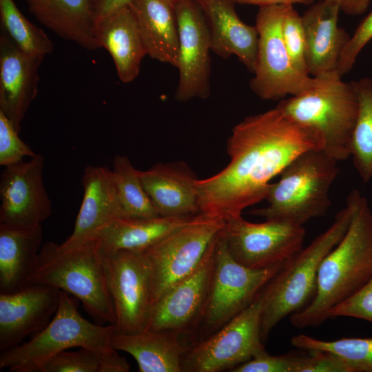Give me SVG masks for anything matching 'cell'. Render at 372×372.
<instances>
[{"instance_id": "obj_1", "label": "cell", "mask_w": 372, "mask_h": 372, "mask_svg": "<svg viewBox=\"0 0 372 372\" xmlns=\"http://www.w3.org/2000/svg\"><path fill=\"white\" fill-rule=\"evenodd\" d=\"M323 142L316 132L297 124L275 107L245 117L232 130L229 164L196 182L200 212L225 221L265 199L271 183L298 156Z\"/></svg>"}, {"instance_id": "obj_2", "label": "cell", "mask_w": 372, "mask_h": 372, "mask_svg": "<svg viewBox=\"0 0 372 372\" xmlns=\"http://www.w3.org/2000/svg\"><path fill=\"white\" fill-rule=\"evenodd\" d=\"M372 276V211L361 196L350 225L323 258L310 302L289 316L297 328L313 327L328 319L329 311L358 291Z\"/></svg>"}, {"instance_id": "obj_3", "label": "cell", "mask_w": 372, "mask_h": 372, "mask_svg": "<svg viewBox=\"0 0 372 372\" xmlns=\"http://www.w3.org/2000/svg\"><path fill=\"white\" fill-rule=\"evenodd\" d=\"M361 196L353 190L331 226L287 260L260 292L264 342L280 321L302 310L313 298L320 264L347 232Z\"/></svg>"}, {"instance_id": "obj_4", "label": "cell", "mask_w": 372, "mask_h": 372, "mask_svg": "<svg viewBox=\"0 0 372 372\" xmlns=\"http://www.w3.org/2000/svg\"><path fill=\"white\" fill-rule=\"evenodd\" d=\"M313 78L309 87L280 100L276 107L297 124L318 133L327 154L344 161L351 156L358 114L355 88L337 71Z\"/></svg>"}, {"instance_id": "obj_5", "label": "cell", "mask_w": 372, "mask_h": 372, "mask_svg": "<svg viewBox=\"0 0 372 372\" xmlns=\"http://www.w3.org/2000/svg\"><path fill=\"white\" fill-rule=\"evenodd\" d=\"M56 288L80 300L99 324H114L115 316L97 240L63 249L46 242L41 248L28 285Z\"/></svg>"}, {"instance_id": "obj_6", "label": "cell", "mask_w": 372, "mask_h": 372, "mask_svg": "<svg viewBox=\"0 0 372 372\" xmlns=\"http://www.w3.org/2000/svg\"><path fill=\"white\" fill-rule=\"evenodd\" d=\"M338 162L322 149L302 153L271 184L267 205L249 213L301 226L324 216L331 205L329 190L339 172Z\"/></svg>"}, {"instance_id": "obj_7", "label": "cell", "mask_w": 372, "mask_h": 372, "mask_svg": "<svg viewBox=\"0 0 372 372\" xmlns=\"http://www.w3.org/2000/svg\"><path fill=\"white\" fill-rule=\"evenodd\" d=\"M77 303L76 298L61 291L59 307L49 324L28 342L1 352L0 369L10 372H37L42 362L74 347L115 351L112 346L115 326L93 324L85 320L79 312Z\"/></svg>"}, {"instance_id": "obj_8", "label": "cell", "mask_w": 372, "mask_h": 372, "mask_svg": "<svg viewBox=\"0 0 372 372\" xmlns=\"http://www.w3.org/2000/svg\"><path fill=\"white\" fill-rule=\"evenodd\" d=\"M222 229L216 238L208 300L198 327L187 340L189 345L210 335L248 307L285 263L265 269L243 266L229 254Z\"/></svg>"}, {"instance_id": "obj_9", "label": "cell", "mask_w": 372, "mask_h": 372, "mask_svg": "<svg viewBox=\"0 0 372 372\" xmlns=\"http://www.w3.org/2000/svg\"><path fill=\"white\" fill-rule=\"evenodd\" d=\"M288 6L259 7L256 14V62L249 86L263 100H282L298 94L313 82L312 76L294 66L283 41L282 23Z\"/></svg>"}, {"instance_id": "obj_10", "label": "cell", "mask_w": 372, "mask_h": 372, "mask_svg": "<svg viewBox=\"0 0 372 372\" xmlns=\"http://www.w3.org/2000/svg\"><path fill=\"white\" fill-rule=\"evenodd\" d=\"M225 223L200 212L143 251L151 271L152 306L195 269Z\"/></svg>"}, {"instance_id": "obj_11", "label": "cell", "mask_w": 372, "mask_h": 372, "mask_svg": "<svg viewBox=\"0 0 372 372\" xmlns=\"http://www.w3.org/2000/svg\"><path fill=\"white\" fill-rule=\"evenodd\" d=\"M259 295L241 313L218 330L189 345L182 372H219L232 369L266 351L261 335Z\"/></svg>"}, {"instance_id": "obj_12", "label": "cell", "mask_w": 372, "mask_h": 372, "mask_svg": "<svg viewBox=\"0 0 372 372\" xmlns=\"http://www.w3.org/2000/svg\"><path fill=\"white\" fill-rule=\"evenodd\" d=\"M222 232L233 258L251 269L285 262L302 248L305 237L303 226L275 219L254 223L242 215L226 220Z\"/></svg>"}, {"instance_id": "obj_13", "label": "cell", "mask_w": 372, "mask_h": 372, "mask_svg": "<svg viewBox=\"0 0 372 372\" xmlns=\"http://www.w3.org/2000/svg\"><path fill=\"white\" fill-rule=\"evenodd\" d=\"M103 256L116 331L129 333L146 330L152 309V280L145 254L119 250Z\"/></svg>"}, {"instance_id": "obj_14", "label": "cell", "mask_w": 372, "mask_h": 372, "mask_svg": "<svg viewBox=\"0 0 372 372\" xmlns=\"http://www.w3.org/2000/svg\"><path fill=\"white\" fill-rule=\"evenodd\" d=\"M216 238L195 269L152 304L146 329L176 332L187 341L193 334L202 318L210 291Z\"/></svg>"}, {"instance_id": "obj_15", "label": "cell", "mask_w": 372, "mask_h": 372, "mask_svg": "<svg viewBox=\"0 0 372 372\" xmlns=\"http://www.w3.org/2000/svg\"><path fill=\"white\" fill-rule=\"evenodd\" d=\"M178 30L175 99L180 102L209 96L211 41L204 16L194 0L174 6Z\"/></svg>"}, {"instance_id": "obj_16", "label": "cell", "mask_w": 372, "mask_h": 372, "mask_svg": "<svg viewBox=\"0 0 372 372\" xmlns=\"http://www.w3.org/2000/svg\"><path fill=\"white\" fill-rule=\"evenodd\" d=\"M44 156L7 166L0 178V223L33 227L52 214V205L43 183Z\"/></svg>"}, {"instance_id": "obj_17", "label": "cell", "mask_w": 372, "mask_h": 372, "mask_svg": "<svg viewBox=\"0 0 372 372\" xmlns=\"http://www.w3.org/2000/svg\"><path fill=\"white\" fill-rule=\"evenodd\" d=\"M60 296L61 290L44 285L0 293V351L13 348L43 330L55 315Z\"/></svg>"}, {"instance_id": "obj_18", "label": "cell", "mask_w": 372, "mask_h": 372, "mask_svg": "<svg viewBox=\"0 0 372 372\" xmlns=\"http://www.w3.org/2000/svg\"><path fill=\"white\" fill-rule=\"evenodd\" d=\"M83 200L72 234L60 247L70 249L95 240L116 220L125 218L112 169L87 165L82 180Z\"/></svg>"}, {"instance_id": "obj_19", "label": "cell", "mask_w": 372, "mask_h": 372, "mask_svg": "<svg viewBox=\"0 0 372 372\" xmlns=\"http://www.w3.org/2000/svg\"><path fill=\"white\" fill-rule=\"evenodd\" d=\"M44 56L18 48L3 32L0 35V110L17 132L38 92L39 68Z\"/></svg>"}, {"instance_id": "obj_20", "label": "cell", "mask_w": 372, "mask_h": 372, "mask_svg": "<svg viewBox=\"0 0 372 372\" xmlns=\"http://www.w3.org/2000/svg\"><path fill=\"white\" fill-rule=\"evenodd\" d=\"M207 26L211 51L223 59L233 55L252 73L258 48L256 26L244 23L235 9V0H194Z\"/></svg>"}, {"instance_id": "obj_21", "label": "cell", "mask_w": 372, "mask_h": 372, "mask_svg": "<svg viewBox=\"0 0 372 372\" xmlns=\"http://www.w3.org/2000/svg\"><path fill=\"white\" fill-rule=\"evenodd\" d=\"M140 177L158 216L192 217L200 213L198 178L186 163H156L140 171Z\"/></svg>"}, {"instance_id": "obj_22", "label": "cell", "mask_w": 372, "mask_h": 372, "mask_svg": "<svg viewBox=\"0 0 372 372\" xmlns=\"http://www.w3.org/2000/svg\"><path fill=\"white\" fill-rule=\"evenodd\" d=\"M340 11L338 5L320 0L302 16L307 70L312 77L337 71L340 54L351 37L338 26Z\"/></svg>"}, {"instance_id": "obj_23", "label": "cell", "mask_w": 372, "mask_h": 372, "mask_svg": "<svg viewBox=\"0 0 372 372\" xmlns=\"http://www.w3.org/2000/svg\"><path fill=\"white\" fill-rule=\"evenodd\" d=\"M112 346L130 354L140 372H182V359L189 347L176 332L149 329L129 333L115 331Z\"/></svg>"}, {"instance_id": "obj_24", "label": "cell", "mask_w": 372, "mask_h": 372, "mask_svg": "<svg viewBox=\"0 0 372 372\" xmlns=\"http://www.w3.org/2000/svg\"><path fill=\"white\" fill-rule=\"evenodd\" d=\"M99 48L111 55L118 76L123 83L133 81L138 75L146 49L134 15L127 6L96 25Z\"/></svg>"}, {"instance_id": "obj_25", "label": "cell", "mask_w": 372, "mask_h": 372, "mask_svg": "<svg viewBox=\"0 0 372 372\" xmlns=\"http://www.w3.org/2000/svg\"><path fill=\"white\" fill-rule=\"evenodd\" d=\"M41 225L21 227L0 223V293L28 287L43 246Z\"/></svg>"}, {"instance_id": "obj_26", "label": "cell", "mask_w": 372, "mask_h": 372, "mask_svg": "<svg viewBox=\"0 0 372 372\" xmlns=\"http://www.w3.org/2000/svg\"><path fill=\"white\" fill-rule=\"evenodd\" d=\"M29 11L59 37L88 50L99 48L93 0H25Z\"/></svg>"}, {"instance_id": "obj_27", "label": "cell", "mask_w": 372, "mask_h": 372, "mask_svg": "<svg viewBox=\"0 0 372 372\" xmlns=\"http://www.w3.org/2000/svg\"><path fill=\"white\" fill-rule=\"evenodd\" d=\"M131 8L147 55L176 67L178 30L174 6L166 0H132Z\"/></svg>"}, {"instance_id": "obj_28", "label": "cell", "mask_w": 372, "mask_h": 372, "mask_svg": "<svg viewBox=\"0 0 372 372\" xmlns=\"http://www.w3.org/2000/svg\"><path fill=\"white\" fill-rule=\"evenodd\" d=\"M192 217L121 218L105 228L96 240L102 254L119 250L143 252Z\"/></svg>"}, {"instance_id": "obj_29", "label": "cell", "mask_w": 372, "mask_h": 372, "mask_svg": "<svg viewBox=\"0 0 372 372\" xmlns=\"http://www.w3.org/2000/svg\"><path fill=\"white\" fill-rule=\"evenodd\" d=\"M358 100V114L354 127L351 156L364 183L372 178V79L353 81Z\"/></svg>"}, {"instance_id": "obj_30", "label": "cell", "mask_w": 372, "mask_h": 372, "mask_svg": "<svg viewBox=\"0 0 372 372\" xmlns=\"http://www.w3.org/2000/svg\"><path fill=\"white\" fill-rule=\"evenodd\" d=\"M130 366L117 351L87 348L61 351L42 362L37 372H128Z\"/></svg>"}, {"instance_id": "obj_31", "label": "cell", "mask_w": 372, "mask_h": 372, "mask_svg": "<svg viewBox=\"0 0 372 372\" xmlns=\"http://www.w3.org/2000/svg\"><path fill=\"white\" fill-rule=\"evenodd\" d=\"M112 171L125 218L158 216L143 185L140 170L132 165L126 156H114Z\"/></svg>"}, {"instance_id": "obj_32", "label": "cell", "mask_w": 372, "mask_h": 372, "mask_svg": "<svg viewBox=\"0 0 372 372\" xmlns=\"http://www.w3.org/2000/svg\"><path fill=\"white\" fill-rule=\"evenodd\" d=\"M0 22L1 32L22 51L44 56L52 52L50 39L23 16L13 0H0Z\"/></svg>"}, {"instance_id": "obj_33", "label": "cell", "mask_w": 372, "mask_h": 372, "mask_svg": "<svg viewBox=\"0 0 372 372\" xmlns=\"http://www.w3.org/2000/svg\"><path fill=\"white\" fill-rule=\"evenodd\" d=\"M293 346L303 350H324L340 357L351 372H372V338H343L326 341L300 334L291 340Z\"/></svg>"}, {"instance_id": "obj_34", "label": "cell", "mask_w": 372, "mask_h": 372, "mask_svg": "<svg viewBox=\"0 0 372 372\" xmlns=\"http://www.w3.org/2000/svg\"><path fill=\"white\" fill-rule=\"evenodd\" d=\"M282 34L293 64L300 72L309 75L306 65V42L302 16L294 9L293 5L287 6L284 14Z\"/></svg>"}, {"instance_id": "obj_35", "label": "cell", "mask_w": 372, "mask_h": 372, "mask_svg": "<svg viewBox=\"0 0 372 372\" xmlns=\"http://www.w3.org/2000/svg\"><path fill=\"white\" fill-rule=\"evenodd\" d=\"M307 353L271 355L264 351L236 366L232 372H302Z\"/></svg>"}, {"instance_id": "obj_36", "label": "cell", "mask_w": 372, "mask_h": 372, "mask_svg": "<svg viewBox=\"0 0 372 372\" xmlns=\"http://www.w3.org/2000/svg\"><path fill=\"white\" fill-rule=\"evenodd\" d=\"M19 134L0 110V165L4 167L23 161L25 156L32 158L37 154Z\"/></svg>"}, {"instance_id": "obj_37", "label": "cell", "mask_w": 372, "mask_h": 372, "mask_svg": "<svg viewBox=\"0 0 372 372\" xmlns=\"http://www.w3.org/2000/svg\"><path fill=\"white\" fill-rule=\"evenodd\" d=\"M349 317L372 323V276L354 294L331 309L327 318Z\"/></svg>"}, {"instance_id": "obj_38", "label": "cell", "mask_w": 372, "mask_h": 372, "mask_svg": "<svg viewBox=\"0 0 372 372\" xmlns=\"http://www.w3.org/2000/svg\"><path fill=\"white\" fill-rule=\"evenodd\" d=\"M372 39V10L356 28L344 48L337 67V72L342 76L353 68L355 60L364 46Z\"/></svg>"}, {"instance_id": "obj_39", "label": "cell", "mask_w": 372, "mask_h": 372, "mask_svg": "<svg viewBox=\"0 0 372 372\" xmlns=\"http://www.w3.org/2000/svg\"><path fill=\"white\" fill-rule=\"evenodd\" d=\"M302 372H351L349 366L336 354L324 350H307Z\"/></svg>"}, {"instance_id": "obj_40", "label": "cell", "mask_w": 372, "mask_h": 372, "mask_svg": "<svg viewBox=\"0 0 372 372\" xmlns=\"http://www.w3.org/2000/svg\"><path fill=\"white\" fill-rule=\"evenodd\" d=\"M132 0H94L95 25L114 12L128 6Z\"/></svg>"}, {"instance_id": "obj_41", "label": "cell", "mask_w": 372, "mask_h": 372, "mask_svg": "<svg viewBox=\"0 0 372 372\" xmlns=\"http://www.w3.org/2000/svg\"><path fill=\"white\" fill-rule=\"evenodd\" d=\"M328 3L338 5L341 11L350 15H358L364 12L370 0H324Z\"/></svg>"}, {"instance_id": "obj_42", "label": "cell", "mask_w": 372, "mask_h": 372, "mask_svg": "<svg viewBox=\"0 0 372 372\" xmlns=\"http://www.w3.org/2000/svg\"><path fill=\"white\" fill-rule=\"evenodd\" d=\"M236 3L249 4L258 6L259 7L276 6V5H293L301 3L308 5L315 0H235Z\"/></svg>"}, {"instance_id": "obj_43", "label": "cell", "mask_w": 372, "mask_h": 372, "mask_svg": "<svg viewBox=\"0 0 372 372\" xmlns=\"http://www.w3.org/2000/svg\"><path fill=\"white\" fill-rule=\"evenodd\" d=\"M166 1L169 2L170 4H172V6H175L176 4L184 0H166Z\"/></svg>"}, {"instance_id": "obj_44", "label": "cell", "mask_w": 372, "mask_h": 372, "mask_svg": "<svg viewBox=\"0 0 372 372\" xmlns=\"http://www.w3.org/2000/svg\"><path fill=\"white\" fill-rule=\"evenodd\" d=\"M93 3H94V0H93Z\"/></svg>"}]
</instances>
